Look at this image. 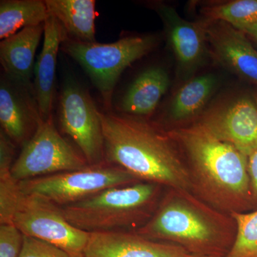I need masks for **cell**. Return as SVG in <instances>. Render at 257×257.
Wrapping results in <instances>:
<instances>
[{
	"label": "cell",
	"mask_w": 257,
	"mask_h": 257,
	"mask_svg": "<svg viewBox=\"0 0 257 257\" xmlns=\"http://www.w3.org/2000/svg\"><path fill=\"white\" fill-rule=\"evenodd\" d=\"M104 162L139 179L185 190L189 172L167 136L142 120L101 113Z\"/></svg>",
	"instance_id": "cell-1"
},
{
	"label": "cell",
	"mask_w": 257,
	"mask_h": 257,
	"mask_svg": "<svg viewBox=\"0 0 257 257\" xmlns=\"http://www.w3.org/2000/svg\"><path fill=\"white\" fill-rule=\"evenodd\" d=\"M187 153L198 177L209 190L235 201L252 197L248 157L197 123L171 132Z\"/></svg>",
	"instance_id": "cell-2"
},
{
	"label": "cell",
	"mask_w": 257,
	"mask_h": 257,
	"mask_svg": "<svg viewBox=\"0 0 257 257\" xmlns=\"http://www.w3.org/2000/svg\"><path fill=\"white\" fill-rule=\"evenodd\" d=\"M157 184L145 182L106 189L60 207V210L69 222L87 232L122 231L150 217Z\"/></svg>",
	"instance_id": "cell-3"
},
{
	"label": "cell",
	"mask_w": 257,
	"mask_h": 257,
	"mask_svg": "<svg viewBox=\"0 0 257 257\" xmlns=\"http://www.w3.org/2000/svg\"><path fill=\"white\" fill-rule=\"evenodd\" d=\"M157 45L154 36L126 37L112 43L83 42L66 38L61 48L81 66L110 107L116 83L132 64Z\"/></svg>",
	"instance_id": "cell-4"
},
{
	"label": "cell",
	"mask_w": 257,
	"mask_h": 257,
	"mask_svg": "<svg viewBox=\"0 0 257 257\" xmlns=\"http://www.w3.org/2000/svg\"><path fill=\"white\" fill-rule=\"evenodd\" d=\"M138 234L148 239H165L178 243L189 253L226 256L229 243L219 234L215 224L189 203L172 199Z\"/></svg>",
	"instance_id": "cell-5"
},
{
	"label": "cell",
	"mask_w": 257,
	"mask_h": 257,
	"mask_svg": "<svg viewBox=\"0 0 257 257\" xmlns=\"http://www.w3.org/2000/svg\"><path fill=\"white\" fill-rule=\"evenodd\" d=\"M136 180V177L124 169L104 162L82 170L22 181L18 184L24 194L39 196L63 207L106 189L130 185Z\"/></svg>",
	"instance_id": "cell-6"
},
{
	"label": "cell",
	"mask_w": 257,
	"mask_h": 257,
	"mask_svg": "<svg viewBox=\"0 0 257 257\" xmlns=\"http://www.w3.org/2000/svg\"><path fill=\"white\" fill-rule=\"evenodd\" d=\"M11 224L25 236L55 245L72 257H84L89 233L69 222L60 207L44 198L20 192Z\"/></svg>",
	"instance_id": "cell-7"
},
{
	"label": "cell",
	"mask_w": 257,
	"mask_h": 257,
	"mask_svg": "<svg viewBox=\"0 0 257 257\" xmlns=\"http://www.w3.org/2000/svg\"><path fill=\"white\" fill-rule=\"evenodd\" d=\"M87 160L59 133L50 116L42 120L31 138L23 145L15 161L12 177L18 182L87 167Z\"/></svg>",
	"instance_id": "cell-8"
},
{
	"label": "cell",
	"mask_w": 257,
	"mask_h": 257,
	"mask_svg": "<svg viewBox=\"0 0 257 257\" xmlns=\"http://www.w3.org/2000/svg\"><path fill=\"white\" fill-rule=\"evenodd\" d=\"M100 114L89 92L74 79H67L60 97L61 128L78 146L89 165L104 162Z\"/></svg>",
	"instance_id": "cell-9"
},
{
	"label": "cell",
	"mask_w": 257,
	"mask_h": 257,
	"mask_svg": "<svg viewBox=\"0 0 257 257\" xmlns=\"http://www.w3.org/2000/svg\"><path fill=\"white\" fill-rule=\"evenodd\" d=\"M200 124L246 157L257 150V104L243 96L204 115Z\"/></svg>",
	"instance_id": "cell-10"
},
{
	"label": "cell",
	"mask_w": 257,
	"mask_h": 257,
	"mask_svg": "<svg viewBox=\"0 0 257 257\" xmlns=\"http://www.w3.org/2000/svg\"><path fill=\"white\" fill-rule=\"evenodd\" d=\"M33 87L15 82L5 74L0 84V123L15 144L24 145L42 121Z\"/></svg>",
	"instance_id": "cell-11"
},
{
	"label": "cell",
	"mask_w": 257,
	"mask_h": 257,
	"mask_svg": "<svg viewBox=\"0 0 257 257\" xmlns=\"http://www.w3.org/2000/svg\"><path fill=\"white\" fill-rule=\"evenodd\" d=\"M207 42L216 60L251 84L257 85V50L246 35L222 21L204 20Z\"/></svg>",
	"instance_id": "cell-12"
},
{
	"label": "cell",
	"mask_w": 257,
	"mask_h": 257,
	"mask_svg": "<svg viewBox=\"0 0 257 257\" xmlns=\"http://www.w3.org/2000/svg\"><path fill=\"white\" fill-rule=\"evenodd\" d=\"M153 8L163 22L169 43L181 69L188 72L197 68L207 55L204 23L187 21L175 8L163 3H157Z\"/></svg>",
	"instance_id": "cell-13"
},
{
	"label": "cell",
	"mask_w": 257,
	"mask_h": 257,
	"mask_svg": "<svg viewBox=\"0 0 257 257\" xmlns=\"http://www.w3.org/2000/svg\"><path fill=\"white\" fill-rule=\"evenodd\" d=\"M187 250L125 231L89 233L84 257H183Z\"/></svg>",
	"instance_id": "cell-14"
},
{
	"label": "cell",
	"mask_w": 257,
	"mask_h": 257,
	"mask_svg": "<svg viewBox=\"0 0 257 257\" xmlns=\"http://www.w3.org/2000/svg\"><path fill=\"white\" fill-rule=\"evenodd\" d=\"M67 34L54 17L45 23L43 46L34 69L33 91L42 119L52 116L57 55Z\"/></svg>",
	"instance_id": "cell-15"
},
{
	"label": "cell",
	"mask_w": 257,
	"mask_h": 257,
	"mask_svg": "<svg viewBox=\"0 0 257 257\" xmlns=\"http://www.w3.org/2000/svg\"><path fill=\"white\" fill-rule=\"evenodd\" d=\"M44 31L45 23L24 28L1 42L0 62L9 78L32 87L35 54Z\"/></svg>",
	"instance_id": "cell-16"
},
{
	"label": "cell",
	"mask_w": 257,
	"mask_h": 257,
	"mask_svg": "<svg viewBox=\"0 0 257 257\" xmlns=\"http://www.w3.org/2000/svg\"><path fill=\"white\" fill-rule=\"evenodd\" d=\"M170 86V76L165 69L150 67L132 83L120 101L119 109L132 116L151 114Z\"/></svg>",
	"instance_id": "cell-17"
},
{
	"label": "cell",
	"mask_w": 257,
	"mask_h": 257,
	"mask_svg": "<svg viewBox=\"0 0 257 257\" xmlns=\"http://www.w3.org/2000/svg\"><path fill=\"white\" fill-rule=\"evenodd\" d=\"M49 14L57 20L67 38L95 42L96 2L94 0H45Z\"/></svg>",
	"instance_id": "cell-18"
},
{
	"label": "cell",
	"mask_w": 257,
	"mask_h": 257,
	"mask_svg": "<svg viewBox=\"0 0 257 257\" xmlns=\"http://www.w3.org/2000/svg\"><path fill=\"white\" fill-rule=\"evenodd\" d=\"M49 17L45 1L3 0L0 3V39L5 40L24 28L42 25Z\"/></svg>",
	"instance_id": "cell-19"
},
{
	"label": "cell",
	"mask_w": 257,
	"mask_h": 257,
	"mask_svg": "<svg viewBox=\"0 0 257 257\" xmlns=\"http://www.w3.org/2000/svg\"><path fill=\"white\" fill-rule=\"evenodd\" d=\"M218 80L212 74H204L184 84L171 103L170 116L174 121L191 119L202 110L214 92Z\"/></svg>",
	"instance_id": "cell-20"
},
{
	"label": "cell",
	"mask_w": 257,
	"mask_h": 257,
	"mask_svg": "<svg viewBox=\"0 0 257 257\" xmlns=\"http://www.w3.org/2000/svg\"><path fill=\"white\" fill-rule=\"evenodd\" d=\"M206 21H222L236 30L257 22V0H236L203 9Z\"/></svg>",
	"instance_id": "cell-21"
},
{
	"label": "cell",
	"mask_w": 257,
	"mask_h": 257,
	"mask_svg": "<svg viewBox=\"0 0 257 257\" xmlns=\"http://www.w3.org/2000/svg\"><path fill=\"white\" fill-rule=\"evenodd\" d=\"M237 224V234L225 257H257V210L253 212H233Z\"/></svg>",
	"instance_id": "cell-22"
},
{
	"label": "cell",
	"mask_w": 257,
	"mask_h": 257,
	"mask_svg": "<svg viewBox=\"0 0 257 257\" xmlns=\"http://www.w3.org/2000/svg\"><path fill=\"white\" fill-rule=\"evenodd\" d=\"M20 191L11 172L0 175V223L11 224Z\"/></svg>",
	"instance_id": "cell-23"
},
{
	"label": "cell",
	"mask_w": 257,
	"mask_h": 257,
	"mask_svg": "<svg viewBox=\"0 0 257 257\" xmlns=\"http://www.w3.org/2000/svg\"><path fill=\"white\" fill-rule=\"evenodd\" d=\"M24 234L13 224L0 225V257H19Z\"/></svg>",
	"instance_id": "cell-24"
},
{
	"label": "cell",
	"mask_w": 257,
	"mask_h": 257,
	"mask_svg": "<svg viewBox=\"0 0 257 257\" xmlns=\"http://www.w3.org/2000/svg\"><path fill=\"white\" fill-rule=\"evenodd\" d=\"M19 257H72L55 245L24 235L23 248Z\"/></svg>",
	"instance_id": "cell-25"
},
{
	"label": "cell",
	"mask_w": 257,
	"mask_h": 257,
	"mask_svg": "<svg viewBox=\"0 0 257 257\" xmlns=\"http://www.w3.org/2000/svg\"><path fill=\"white\" fill-rule=\"evenodd\" d=\"M15 154V145L1 130L0 132V175L11 172Z\"/></svg>",
	"instance_id": "cell-26"
},
{
	"label": "cell",
	"mask_w": 257,
	"mask_h": 257,
	"mask_svg": "<svg viewBox=\"0 0 257 257\" xmlns=\"http://www.w3.org/2000/svg\"><path fill=\"white\" fill-rule=\"evenodd\" d=\"M248 170L252 197L257 201V150L248 157Z\"/></svg>",
	"instance_id": "cell-27"
},
{
	"label": "cell",
	"mask_w": 257,
	"mask_h": 257,
	"mask_svg": "<svg viewBox=\"0 0 257 257\" xmlns=\"http://www.w3.org/2000/svg\"><path fill=\"white\" fill-rule=\"evenodd\" d=\"M241 32L251 37L254 41L257 42V22L243 28L242 30H241Z\"/></svg>",
	"instance_id": "cell-28"
},
{
	"label": "cell",
	"mask_w": 257,
	"mask_h": 257,
	"mask_svg": "<svg viewBox=\"0 0 257 257\" xmlns=\"http://www.w3.org/2000/svg\"><path fill=\"white\" fill-rule=\"evenodd\" d=\"M183 257H224L221 256H215V255H204L197 254V253H188Z\"/></svg>",
	"instance_id": "cell-29"
},
{
	"label": "cell",
	"mask_w": 257,
	"mask_h": 257,
	"mask_svg": "<svg viewBox=\"0 0 257 257\" xmlns=\"http://www.w3.org/2000/svg\"><path fill=\"white\" fill-rule=\"evenodd\" d=\"M253 99H254L255 101H256L257 104V91L255 92L254 95H253Z\"/></svg>",
	"instance_id": "cell-30"
}]
</instances>
